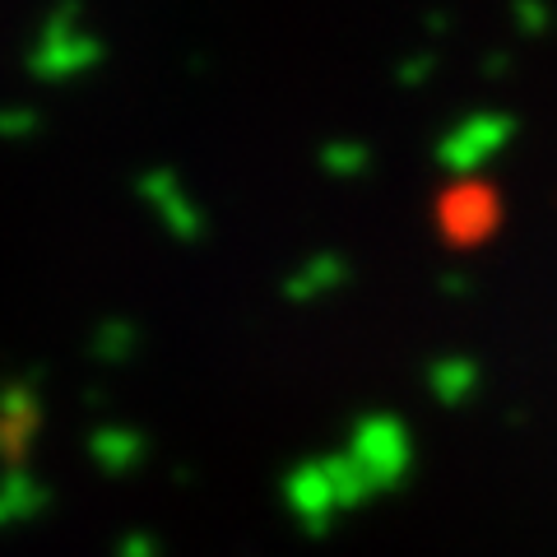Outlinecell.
<instances>
[{
	"mask_svg": "<svg viewBox=\"0 0 557 557\" xmlns=\"http://www.w3.org/2000/svg\"><path fill=\"white\" fill-rule=\"evenodd\" d=\"M479 362L474 358H437L428 368V391H432V399L437 405H446V409H460L469 395L479 391Z\"/></svg>",
	"mask_w": 557,
	"mask_h": 557,
	"instance_id": "obj_11",
	"label": "cell"
},
{
	"mask_svg": "<svg viewBox=\"0 0 557 557\" xmlns=\"http://www.w3.org/2000/svg\"><path fill=\"white\" fill-rule=\"evenodd\" d=\"M339 450L354 460L362 483L372 487V497L399 493V487L413 479V465H418L413 432L405 418L391 409H362L354 423H348V437Z\"/></svg>",
	"mask_w": 557,
	"mask_h": 557,
	"instance_id": "obj_3",
	"label": "cell"
},
{
	"mask_svg": "<svg viewBox=\"0 0 557 557\" xmlns=\"http://www.w3.org/2000/svg\"><path fill=\"white\" fill-rule=\"evenodd\" d=\"M278 497H284L293 525L311 539L330 534L344 516H354L368 507V502H376L372 487L362 483V474L344 450H321V456L298 460L284 474V483H278Z\"/></svg>",
	"mask_w": 557,
	"mask_h": 557,
	"instance_id": "obj_1",
	"label": "cell"
},
{
	"mask_svg": "<svg viewBox=\"0 0 557 557\" xmlns=\"http://www.w3.org/2000/svg\"><path fill=\"white\" fill-rule=\"evenodd\" d=\"M432 70H437V51H418V57H405V61L395 65V84L418 89V84H428Z\"/></svg>",
	"mask_w": 557,
	"mask_h": 557,
	"instance_id": "obj_15",
	"label": "cell"
},
{
	"mask_svg": "<svg viewBox=\"0 0 557 557\" xmlns=\"http://www.w3.org/2000/svg\"><path fill=\"white\" fill-rule=\"evenodd\" d=\"M376 153L368 139H330V145H321V172L335 182H362L372 172Z\"/></svg>",
	"mask_w": 557,
	"mask_h": 557,
	"instance_id": "obj_12",
	"label": "cell"
},
{
	"mask_svg": "<svg viewBox=\"0 0 557 557\" xmlns=\"http://www.w3.org/2000/svg\"><path fill=\"white\" fill-rule=\"evenodd\" d=\"M135 190L177 242H200L205 237V223H209L205 209H200V200L190 196V186L172 168H145L135 177Z\"/></svg>",
	"mask_w": 557,
	"mask_h": 557,
	"instance_id": "obj_5",
	"label": "cell"
},
{
	"mask_svg": "<svg viewBox=\"0 0 557 557\" xmlns=\"http://www.w3.org/2000/svg\"><path fill=\"white\" fill-rule=\"evenodd\" d=\"M139 344H145V330H139L135 321L102 317L94 325V335H89V358L98 362L102 372H121V368H131V362H135Z\"/></svg>",
	"mask_w": 557,
	"mask_h": 557,
	"instance_id": "obj_10",
	"label": "cell"
},
{
	"mask_svg": "<svg viewBox=\"0 0 557 557\" xmlns=\"http://www.w3.org/2000/svg\"><path fill=\"white\" fill-rule=\"evenodd\" d=\"M42 135V112L28 108V102H10L0 108V139H33Z\"/></svg>",
	"mask_w": 557,
	"mask_h": 557,
	"instance_id": "obj_13",
	"label": "cell"
},
{
	"mask_svg": "<svg viewBox=\"0 0 557 557\" xmlns=\"http://www.w3.org/2000/svg\"><path fill=\"white\" fill-rule=\"evenodd\" d=\"M42 372H14L0 381V469H28V450L42 432Z\"/></svg>",
	"mask_w": 557,
	"mask_h": 557,
	"instance_id": "obj_4",
	"label": "cell"
},
{
	"mask_svg": "<svg viewBox=\"0 0 557 557\" xmlns=\"http://www.w3.org/2000/svg\"><path fill=\"white\" fill-rule=\"evenodd\" d=\"M51 511V483L33 469H0V530L33 525Z\"/></svg>",
	"mask_w": 557,
	"mask_h": 557,
	"instance_id": "obj_9",
	"label": "cell"
},
{
	"mask_svg": "<svg viewBox=\"0 0 557 557\" xmlns=\"http://www.w3.org/2000/svg\"><path fill=\"white\" fill-rule=\"evenodd\" d=\"M348 278H354V260L344 251H317V256L298 260L293 270H284V278H278V298L307 307V302L335 298L339 288H348Z\"/></svg>",
	"mask_w": 557,
	"mask_h": 557,
	"instance_id": "obj_7",
	"label": "cell"
},
{
	"mask_svg": "<svg viewBox=\"0 0 557 557\" xmlns=\"http://www.w3.org/2000/svg\"><path fill=\"white\" fill-rule=\"evenodd\" d=\"M149 456H153L149 432L131 423H98L89 432V460L102 479H131L149 465Z\"/></svg>",
	"mask_w": 557,
	"mask_h": 557,
	"instance_id": "obj_8",
	"label": "cell"
},
{
	"mask_svg": "<svg viewBox=\"0 0 557 557\" xmlns=\"http://www.w3.org/2000/svg\"><path fill=\"white\" fill-rule=\"evenodd\" d=\"M442 293H469V284L460 274H442Z\"/></svg>",
	"mask_w": 557,
	"mask_h": 557,
	"instance_id": "obj_16",
	"label": "cell"
},
{
	"mask_svg": "<svg viewBox=\"0 0 557 557\" xmlns=\"http://www.w3.org/2000/svg\"><path fill=\"white\" fill-rule=\"evenodd\" d=\"M511 131H516V121L502 112H469L437 139V163L450 172H474L507 145Z\"/></svg>",
	"mask_w": 557,
	"mask_h": 557,
	"instance_id": "obj_6",
	"label": "cell"
},
{
	"mask_svg": "<svg viewBox=\"0 0 557 557\" xmlns=\"http://www.w3.org/2000/svg\"><path fill=\"white\" fill-rule=\"evenodd\" d=\"M112 557H163V539L149 530H126L112 544Z\"/></svg>",
	"mask_w": 557,
	"mask_h": 557,
	"instance_id": "obj_14",
	"label": "cell"
},
{
	"mask_svg": "<svg viewBox=\"0 0 557 557\" xmlns=\"http://www.w3.org/2000/svg\"><path fill=\"white\" fill-rule=\"evenodd\" d=\"M102 61H108V42H102L98 28H89L84 5H75V0L51 5L38 20V28H33L28 51H24V70L47 84L84 79V75H94Z\"/></svg>",
	"mask_w": 557,
	"mask_h": 557,
	"instance_id": "obj_2",
	"label": "cell"
}]
</instances>
